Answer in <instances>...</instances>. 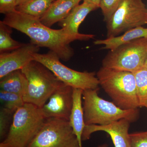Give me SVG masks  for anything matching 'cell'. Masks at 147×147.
Returning a JSON list of instances; mask_svg holds the SVG:
<instances>
[{
	"label": "cell",
	"mask_w": 147,
	"mask_h": 147,
	"mask_svg": "<svg viewBox=\"0 0 147 147\" xmlns=\"http://www.w3.org/2000/svg\"><path fill=\"white\" fill-rule=\"evenodd\" d=\"M3 22L30 37L31 42L48 48L60 59L67 61L74 54L71 42L82 38L72 35L65 29L54 30L42 24L40 19L16 10L6 14Z\"/></svg>",
	"instance_id": "6da1fadb"
},
{
	"label": "cell",
	"mask_w": 147,
	"mask_h": 147,
	"mask_svg": "<svg viewBox=\"0 0 147 147\" xmlns=\"http://www.w3.org/2000/svg\"><path fill=\"white\" fill-rule=\"evenodd\" d=\"M96 76L99 85L118 107L124 110L139 108L134 73L102 67Z\"/></svg>",
	"instance_id": "7a4b0ae2"
},
{
	"label": "cell",
	"mask_w": 147,
	"mask_h": 147,
	"mask_svg": "<svg viewBox=\"0 0 147 147\" xmlns=\"http://www.w3.org/2000/svg\"><path fill=\"white\" fill-rule=\"evenodd\" d=\"M98 89L83 91V109L86 125H106L113 122L126 119L131 123L139 117L138 108L124 110L113 102L105 100L98 95Z\"/></svg>",
	"instance_id": "3957f363"
},
{
	"label": "cell",
	"mask_w": 147,
	"mask_h": 147,
	"mask_svg": "<svg viewBox=\"0 0 147 147\" xmlns=\"http://www.w3.org/2000/svg\"><path fill=\"white\" fill-rule=\"evenodd\" d=\"M41 108L25 103L14 113L13 121L0 147H27L39 131L45 120Z\"/></svg>",
	"instance_id": "277c9868"
},
{
	"label": "cell",
	"mask_w": 147,
	"mask_h": 147,
	"mask_svg": "<svg viewBox=\"0 0 147 147\" xmlns=\"http://www.w3.org/2000/svg\"><path fill=\"white\" fill-rule=\"evenodd\" d=\"M28 81L27 91L23 98L25 103L41 108L53 92L63 82H61L42 64L33 60L21 69Z\"/></svg>",
	"instance_id": "5b68a950"
},
{
	"label": "cell",
	"mask_w": 147,
	"mask_h": 147,
	"mask_svg": "<svg viewBox=\"0 0 147 147\" xmlns=\"http://www.w3.org/2000/svg\"><path fill=\"white\" fill-rule=\"evenodd\" d=\"M33 58L52 71L60 81L72 88L83 90L99 89V81L94 72L71 69L62 63L57 55L51 50L46 54L35 53Z\"/></svg>",
	"instance_id": "8992f818"
},
{
	"label": "cell",
	"mask_w": 147,
	"mask_h": 147,
	"mask_svg": "<svg viewBox=\"0 0 147 147\" xmlns=\"http://www.w3.org/2000/svg\"><path fill=\"white\" fill-rule=\"evenodd\" d=\"M147 59V38H138L110 50L102 67L133 72L145 65Z\"/></svg>",
	"instance_id": "52a82bcc"
},
{
	"label": "cell",
	"mask_w": 147,
	"mask_h": 147,
	"mask_svg": "<svg viewBox=\"0 0 147 147\" xmlns=\"http://www.w3.org/2000/svg\"><path fill=\"white\" fill-rule=\"evenodd\" d=\"M106 22L107 38L147 24V8L142 0H124Z\"/></svg>",
	"instance_id": "ba28073f"
},
{
	"label": "cell",
	"mask_w": 147,
	"mask_h": 147,
	"mask_svg": "<svg viewBox=\"0 0 147 147\" xmlns=\"http://www.w3.org/2000/svg\"><path fill=\"white\" fill-rule=\"evenodd\" d=\"M27 147H80L69 121L45 119L42 127Z\"/></svg>",
	"instance_id": "9c48e42d"
},
{
	"label": "cell",
	"mask_w": 147,
	"mask_h": 147,
	"mask_svg": "<svg viewBox=\"0 0 147 147\" xmlns=\"http://www.w3.org/2000/svg\"><path fill=\"white\" fill-rule=\"evenodd\" d=\"M73 88L63 83L41 108L45 119L58 118L69 121L73 103Z\"/></svg>",
	"instance_id": "30bf717a"
},
{
	"label": "cell",
	"mask_w": 147,
	"mask_h": 147,
	"mask_svg": "<svg viewBox=\"0 0 147 147\" xmlns=\"http://www.w3.org/2000/svg\"><path fill=\"white\" fill-rule=\"evenodd\" d=\"M39 49V47L30 42L11 52L1 53L0 79L12 71L22 69L34 60V55L38 53Z\"/></svg>",
	"instance_id": "8fae6325"
},
{
	"label": "cell",
	"mask_w": 147,
	"mask_h": 147,
	"mask_svg": "<svg viewBox=\"0 0 147 147\" xmlns=\"http://www.w3.org/2000/svg\"><path fill=\"white\" fill-rule=\"evenodd\" d=\"M130 121L126 119H121L106 125H86L82 134V140H88L95 132L103 131L111 137L115 147H131L128 131Z\"/></svg>",
	"instance_id": "7c38bea8"
},
{
	"label": "cell",
	"mask_w": 147,
	"mask_h": 147,
	"mask_svg": "<svg viewBox=\"0 0 147 147\" xmlns=\"http://www.w3.org/2000/svg\"><path fill=\"white\" fill-rule=\"evenodd\" d=\"M98 8L92 4L83 2L74 7L65 18L59 22V25L70 34L79 37L82 40L92 39L94 38V35L80 33L79 27L89 13Z\"/></svg>",
	"instance_id": "4fadbf2b"
},
{
	"label": "cell",
	"mask_w": 147,
	"mask_h": 147,
	"mask_svg": "<svg viewBox=\"0 0 147 147\" xmlns=\"http://www.w3.org/2000/svg\"><path fill=\"white\" fill-rule=\"evenodd\" d=\"M82 0H55L40 21L50 28L65 18Z\"/></svg>",
	"instance_id": "5bb4252c"
},
{
	"label": "cell",
	"mask_w": 147,
	"mask_h": 147,
	"mask_svg": "<svg viewBox=\"0 0 147 147\" xmlns=\"http://www.w3.org/2000/svg\"><path fill=\"white\" fill-rule=\"evenodd\" d=\"M83 90L73 88V103L69 116V124L76 136L80 147H82V137L86 126L82 98Z\"/></svg>",
	"instance_id": "9a60e30c"
},
{
	"label": "cell",
	"mask_w": 147,
	"mask_h": 147,
	"mask_svg": "<svg viewBox=\"0 0 147 147\" xmlns=\"http://www.w3.org/2000/svg\"><path fill=\"white\" fill-rule=\"evenodd\" d=\"M143 38H147V28L141 26L128 30L121 35L96 40L94 43L95 45H104L102 49L113 50L121 45Z\"/></svg>",
	"instance_id": "2e32d148"
},
{
	"label": "cell",
	"mask_w": 147,
	"mask_h": 147,
	"mask_svg": "<svg viewBox=\"0 0 147 147\" xmlns=\"http://www.w3.org/2000/svg\"><path fill=\"white\" fill-rule=\"evenodd\" d=\"M0 79L1 90L17 94L23 97L26 93L28 81L21 69L12 71Z\"/></svg>",
	"instance_id": "e0dca14e"
},
{
	"label": "cell",
	"mask_w": 147,
	"mask_h": 147,
	"mask_svg": "<svg viewBox=\"0 0 147 147\" xmlns=\"http://www.w3.org/2000/svg\"><path fill=\"white\" fill-rule=\"evenodd\" d=\"M55 0H28L17 6L16 10L40 19Z\"/></svg>",
	"instance_id": "ac0fdd59"
},
{
	"label": "cell",
	"mask_w": 147,
	"mask_h": 147,
	"mask_svg": "<svg viewBox=\"0 0 147 147\" xmlns=\"http://www.w3.org/2000/svg\"><path fill=\"white\" fill-rule=\"evenodd\" d=\"M11 27L0 21V53L10 52L23 46L25 43L18 42L11 36Z\"/></svg>",
	"instance_id": "d6986e66"
},
{
	"label": "cell",
	"mask_w": 147,
	"mask_h": 147,
	"mask_svg": "<svg viewBox=\"0 0 147 147\" xmlns=\"http://www.w3.org/2000/svg\"><path fill=\"white\" fill-rule=\"evenodd\" d=\"M133 73L136 80L139 107L147 108V69L144 65Z\"/></svg>",
	"instance_id": "ffe728a7"
},
{
	"label": "cell",
	"mask_w": 147,
	"mask_h": 147,
	"mask_svg": "<svg viewBox=\"0 0 147 147\" xmlns=\"http://www.w3.org/2000/svg\"><path fill=\"white\" fill-rule=\"evenodd\" d=\"M0 100L3 107L15 112L25 103L23 96L21 95L1 90Z\"/></svg>",
	"instance_id": "44dd1931"
},
{
	"label": "cell",
	"mask_w": 147,
	"mask_h": 147,
	"mask_svg": "<svg viewBox=\"0 0 147 147\" xmlns=\"http://www.w3.org/2000/svg\"><path fill=\"white\" fill-rule=\"evenodd\" d=\"M15 112L2 107L0 110V139L1 142L5 139L13 121Z\"/></svg>",
	"instance_id": "7402d4cb"
},
{
	"label": "cell",
	"mask_w": 147,
	"mask_h": 147,
	"mask_svg": "<svg viewBox=\"0 0 147 147\" xmlns=\"http://www.w3.org/2000/svg\"><path fill=\"white\" fill-rule=\"evenodd\" d=\"M124 0H101L100 8L106 22L113 15Z\"/></svg>",
	"instance_id": "603a6c76"
},
{
	"label": "cell",
	"mask_w": 147,
	"mask_h": 147,
	"mask_svg": "<svg viewBox=\"0 0 147 147\" xmlns=\"http://www.w3.org/2000/svg\"><path fill=\"white\" fill-rule=\"evenodd\" d=\"M131 147H147V131L129 134Z\"/></svg>",
	"instance_id": "cb8c5ba5"
},
{
	"label": "cell",
	"mask_w": 147,
	"mask_h": 147,
	"mask_svg": "<svg viewBox=\"0 0 147 147\" xmlns=\"http://www.w3.org/2000/svg\"><path fill=\"white\" fill-rule=\"evenodd\" d=\"M17 0H0V12L6 14L16 10Z\"/></svg>",
	"instance_id": "d4e9b609"
},
{
	"label": "cell",
	"mask_w": 147,
	"mask_h": 147,
	"mask_svg": "<svg viewBox=\"0 0 147 147\" xmlns=\"http://www.w3.org/2000/svg\"><path fill=\"white\" fill-rule=\"evenodd\" d=\"M84 2L89 3L97 6L100 8V1L101 0H82Z\"/></svg>",
	"instance_id": "484cf974"
},
{
	"label": "cell",
	"mask_w": 147,
	"mask_h": 147,
	"mask_svg": "<svg viewBox=\"0 0 147 147\" xmlns=\"http://www.w3.org/2000/svg\"><path fill=\"white\" fill-rule=\"evenodd\" d=\"M27 1H28V0H17V3H16L17 6L23 3L26 2Z\"/></svg>",
	"instance_id": "4316f807"
},
{
	"label": "cell",
	"mask_w": 147,
	"mask_h": 147,
	"mask_svg": "<svg viewBox=\"0 0 147 147\" xmlns=\"http://www.w3.org/2000/svg\"><path fill=\"white\" fill-rule=\"evenodd\" d=\"M98 147H108V145L106 144H104L100 145V146H99Z\"/></svg>",
	"instance_id": "83f0119b"
},
{
	"label": "cell",
	"mask_w": 147,
	"mask_h": 147,
	"mask_svg": "<svg viewBox=\"0 0 147 147\" xmlns=\"http://www.w3.org/2000/svg\"><path fill=\"white\" fill-rule=\"evenodd\" d=\"M145 67H146L147 69V60L146 61V63H145Z\"/></svg>",
	"instance_id": "f1b7e54d"
}]
</instances>
